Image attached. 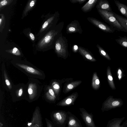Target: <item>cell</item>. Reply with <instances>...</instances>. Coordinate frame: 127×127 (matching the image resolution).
Listing matches in <instances>:
<instances>
[{"label":"cell","mask_w":127,"mask_h":127,"mask_svg":"<svg viewBox=\"0 0 127 127\" xmlns=\"http://www.w3.org/2000/svg\"><path fill=\"white\" fill-rule=\"evenodd\" d=\"M87 0H70L71 2L75 3H78L79 4H82L85 2Z\"/></svg>","instance_id":"29"},{"label":"cell","mask_w":127,"mask_h":127,"mask_svg":"<svg viewBox=\"0 0 127 127\" xmlns=\"http://www.w3.org/2000/svg\"><path fill=\"white\" fill-rule=\"evenodd\" d=\"M125 118V117H123L112 119L108 121L106 127H127V119L121 125Z\"/></svg>","instance_id":"13"},{"label":"cell","mask_w":127,"mask_h":127,"mask_svg":"<svg viewBox=\"0 0 127 127\" xmlns=\"http://www.w3.org/2000/svg\"><path fill=\"white\" fill-rule=\"evenodd\" d=\"M35 0H32L30 2L28 5V6L26 8L25 10V12L26 13L27 12L34 6L35 4Z\"/></svg>","instance_id":"28"},{"label":"cell","mask_w":127,"mask_h":127,"mask_svg":"<svg viewBox=\"0 0 127 127\" xmlns=\"http://www.w3.org/2000/svg\"><path fill=\"white\" fill-rule=\"evenodd\" d=\"M67 112L68 118L65 127H82L80 121L77 117L69 111Z\"/></svg>","instance_id":"15"},{"label":"cell","mask_w":127,"mask_h":127,"mask_svg":"<svg viewBox=\"0 0 127 127\" xmlns=\"http://www.w3.org/2000/svg\"><path fill=\"white\" fill-rule=\"evenodd\" d=\"M53 90L56 97H57L59 92L60 86L59 83L54 81L50 85Z\"/></svg>","instance_id":"27"},{"label":"cell","mask_w":127,"mask_h":127,"mask_svg":"<svg viewBox=\"0 0 127 127\" xmlns=\"http://www.w3.org/2000/svg\"><path fill=\"white\" fill-rule=\"evenodd\" d=\"M68 40L61 32L56 41L55 49L58 56L65 59L68 55Z\"/></svg>","instance_id":"5"},{"label":"cell","mask_w":127,"mask_h":127,"mask_svg":"<svg viewBox=\"0 0 127 127\" xmlns=\"http://www.w3.org/2000/svg\"><path fill=\"white\" fill-rule=\"evenodd\" d=\"M64 23L60 22L53 29H52L41 40L39 43L40 48L46 46H53L55 43L60 34L62 32Z\"/></svg>","instance_id":"3"},{"label":"cell","mask_w":127,"mask_h":127,"mask_svg":"<svg viewBox=\"0 0 127 127\" xmlns=\"http://www.w3.org/2000/svg\"><path fill=\"white\" fill-rule=\"evenodd\" d=\"M123 104L120 99L115 98L112 96L108 97L103 103L101 110L102 112L107 111L117 108L121 107Z\"/></svg>","instance_id":"8"},{"label":"cell","mask_w":127,"mask_h":127,"mask_svg":"<svg viewBox=\"0 0 127 127\" xmlns=\"http://www.w3.org/2000/svg\"></svg>","instance_id":"36"},{"label":"cell","mask_w":127,"mask_h":127,"mask_svg":"<svg viewBox=\"0 0 127 127\" xmlns=\"http://www.w3.org/2000/svg\"><path fill=\"white\" fill-rule=\"evenodd\" d=\"M44 96L46 100L51 102L55 101L56 98L55 92L50 85L45 86Z\"/></svg>","instance_id":"16"},{"label":"cell","mask_w":127,"mask_h":127,"mask_svg":"<svg viewBox=\"0 0 127 127\" xmlns=\"http://www.w3.org/2000/svg\"><path fill=\"white\" fill-rule=\"evenodd\" d=\"M66 33L67 34L78 33L82 34L83 31L79 21L74 20L67 25L66 28Z\"/></svg>","instance_id":"12"},{"label":"cell","mask_w":127,"mask_h":127,"mask_svg":"<svg viewBox=\"0 0 127 127\" xmlns=\"http://www.w3.org/2000/svg\"><path fill=\"white\" fill-rule=\"evenodd\" d=\"M2 21V19L1 18H0V25L1 26V23Z\"/></svg>","instance_id":"35"},{"label":"cell","mask_w":127,"mask_h":127,"mask_svg":"<svg viewBox=\"0 0 127 127\" xmlns=\"http://www.w3.org/2000/svg\"><path fill=\"white\" fill-rule=\"evenodd\" d=\"M115 16L119 23L127 32V18L118 15L113 12Z\"/></svg>","instance_id":"21"},{"label":"cell","mask_w":127,"mask_h":127,"mask_svg":"<svg viewBox=\"0 0 127 127\" xmlns=\"http://www.w3.org/2000/svg\"><path fill=\"white\" fill-rule=\"evenodd\" d=\"M109 67H108L107 70V76L109 83L111 87L113 89H115V85L113 83V79L111 75L110 69Z\"/></svg>","instance_id":"25"},{"label":"cell","mask_w":127,"mask_h":127,"mask_svg":"<svg viewBox=\"0 0 127 127\" xmlns=\"http://www.w3.org/2000/svg\"><path fill=\"white\" fill-rule=\"evenodd\" d=\"M78 46L76 45H75L72 47V50L75 53L77 52L78 51Z\"/></svg>","instance_id":"32"},{"label":"cell","mask_w":127,"mask_h":127,"mask_svg":"<svg viewBox=\"0 0 127 127\" xmlns=\"http://www.w3.org/2000/svg\"><path fill=\"white\" fill-rule=\"evenodd\" d=\"M80 114L87 127H97L93 120L92 113H88L83 108H79Z\"/></svg>","instance_id":"11"},{"label":"cell","mask_w":127,"mask_h":127,"mask_svg":"<svg viewBox=\"0 0 127 127\" xmlns=\"http://www.w3.org/2000/svg\"><path fill=\"white\" fill-rule=\"evenodd\" d=\"M1 76L3 86L7 91L10 92L14 84L9 78L7 73L4 63L3 62L1 66Z\"/></svg>","instance_id":"10"},{"label":"cell","mask_w":127,"mask_h":127,"mask_svg":"<svg viewBox=\"0 0 127 127\" xmlns=\"http://www.w3.org/2000/svg\"><path fill=\"white\" fill-rule=\"evenodd\" d=\"M98 0H90L81 8L84 12L87 13L91 11L97 4Z\"/></svg>","instance_id":"19"},{"label":"cell","mask_w":127,"mask_h":127,"mask_svg":"<svg viewBox=\"0 0 127 127\" xmlns=\"http://www.w3.org/2000/svg\"><path fill=\"white\" fill-rule=\"evenodd\" d=\"M121 71L120 69H119L118 71V73L119 74L118 77L119 79H120L121 78Z\"/></svg>","instance_id":"34"},{"label":"cell","mask_w":127,"mask_h":127,"mask_svg":"<svg viewBox=\"0 0 127 127\" xmlns=\"http://www.w3.org/2000/svg\"><path fill=\"white\" fill-rule=\"evenodd\" d=\"M96 46L98 49L100 54L101 56L109 60H111V59L107 53L98 44H97Z\"/></svg>","instance_id":"26"},{"label":"cell","mask_w":127,"mask_h":127,"mask_svg":"<svg viewBox=\"0 0 127 127\" xmlns=\"http://www.w3.org/2000/svg\"><path fill=\"white\" fill-rule=\"evenodd\" d=\"M47 127H54V124L50 121L47 119H46Z\"/></svg>","instance_id":"30"},{"label":"cell","mask_w":127,"mask_h":127,"mask_svg":"<svg viewBox=\"0 0 127 127\" xmlns=\"http://www.w3.org/2000/svg\"><path fill=\"white\" fill-rule=\"evenodd\" d=\"M82 82L80 81H76L67 85L65 87V92L67 93L79 85Z\"/></svg>","instance_id":"23"},{"label":"cell","mask_w":127,"mask_h":127,"mask_svg":"<svg viewBox=\"0 0 127 127\" xmlns=\"http://www.w3.org/2000/svg\"><path fill=\"white\" fill-rule=\"evenodd\" d=\"M114 1L119 11L127 18V6L118 0H114Z\"/></svg>","instance_id":"20"},{"label":"cell","mask_w":127,"mask_h":127,"mask_svg":"<svg viewBox=\"0 0 127 127\" xmlns=\"http://www.w3.org/2000/svg\"><path fill=\"white\" fill-rule=\"evenodd\" d=\"M15 67L29 77L44 80L45 75L44 72L26 60L15 59L11 61Z\"/></svg>","instance_id":"1"},{"label":"cell","mask_w":127,"mask_h":127,"mask_svg":"<svg viewBox=\"0 0 127 127\" xmlns=\"http://www.w3.org/2000/svg\"><path fill=\"white\" fill-rule=\"evenodd\" d=\"M29 35L31 39L32 40H34L35 39V37L33 34L32 33H30Z\"/></svg>","instance_id":"33"},{"label":"cell","mask_w":127,"mask_h":127,"mask_svg":"<svg viewBox=\"0 0 127 127\" xmlns=\"http://www.w3.org/2000/svg\"><path fill=\"white\" fill-rule=\"evenodd\" d=\"M78 46V52L84 58L92 62H95L96 61L91 52L88 50L81 46Z\"/></svg>","instance_id":"17"},{"label":"cell","mask_w":127,"mask_h":127,"mask_svg":"<svg viewBox=\"0 0 127 127\" xmlns=\"http://www.w3.org/2000/svg\"><path fill=\"white\" fill-rule=\"evenodd\" d=\"M26 84V92L25 99L30 102L36 100L40 96L42 89V84L38 79L29 77Z\"/></svg>","instance_id":"2"},{"label":"cell","mask_w":127,"mask_h":127,"mask_svg":"<svg viewBox=\"0 0 127 127\" xmlns=\"http://www.w3.org/2000/svg\"><path fill=\"white\" fill-rule=\"evenodd\" d=\"M119 38L116 39V42L121 46L127 49V37L125 36L124 37L119 36Z\"/></svg>","instance_id":"24"},{"label":"cell","mask_w":127,"mask_h":127,"mask_svg":"<svg viewBox=\"0 0 127 127\" xmlns=\"http://www.w3.org/2000/svg\"><path fill=\"white\" fill-rule=\"evenodd\" d=\"M87 19L92 24L104 32L113 33L115 31L114 29L95 18L88 17Z\"/></svg>","instance_id":"9"},{"label":"cell","mask_w":127,"mask_h":127,"mask_svg":"<svg viewBox=\"0 0 127 127\" xmlns=\"http://www.w3.org/2000/svg\"><path fill=\"white\" fill-rule=\"evenodd\" d=\"M51 119L54 125L58 127H65L67 123L68 116L67 112L60 110L52 113Z\"/></svg>","instance_id":"6"},{"label":"cell","mask_w":127,"mask_h":127,"mask_svg":"<svg viewBox=\"0 0 127 127\" xmlns=\"http://www.w3.org/2000/svg\"><path fill=\"white\" fill-rule=\"evenodd\" d=\"M97 11L103 20L108 23L112 28L118 31L126 32L115 17L113 12L100 9Z\"/></svg>","instance_id":"4"},{"label":"cell","mask_w":127,"mask_h":127,"mask_svg":"<svg viewBox=\"0 0 127 127\" xmlns=\"http://www.w3.org/2000/svg\"><path fill=\"white\" fill-rule=\"evenodd\" d=\"M96 7L97 9L112 11L110 3L106 0H98Z\"/></svg>","instance_id":"18"},{"label":"cell","mask_w":127,"mask_h":127,"mask_svg":"<svg viewBox=\"0 0 127 127\" xmlns=\"http://www.w3.org/2000/svg\"><path fill=\"white\" fill-rule=\"evenodd\" d=\"M78 96V95L77 93H73L60 101L56 105L59 106H64L73 105Z\"/></svg>","instance_id":"14"},{"label":"cell","mask_w":127,"mask_h":127,"mask_svg":"<svg viewBox=\"0 0 127 127\" xmlns=\"http://www.w3.org/2000/svg\"><path fill=\"white\" fill-rule=\"evenodd\" d=\"M8 0H3L0 1V7L1 6H4L6 5L8 2Z\"/></svg>","instance_id":"31"},{"label":"cell","mask_w":127,"mask_h":127,"mask_svg":"<svg viewBox=\"0 0 127 127\" xmlns=\"http://www.w3.org/2000/svg\"><path fill=\"white\" fill-rule=\"evenodd\" d=\"M26 86L23 83L14 84L10 92L13 101L15 102L25 99L26 95Z\"/></svg>","instance_id":"7"},{"label":"cell","mask_w":127,"mask_h":127,"mask_svg":"<svg viewBox=\"0 0 127 127\" xmlns=\"http://www.w3.org/2000/svg\"><path fill=\"white\" fill-rule=\"evenodd\" d=\"M92 86L93 89L97 90L100 87V81L96 73H94L92 81Z\"/></svg>","instance_id":"22"}]
</instances>
